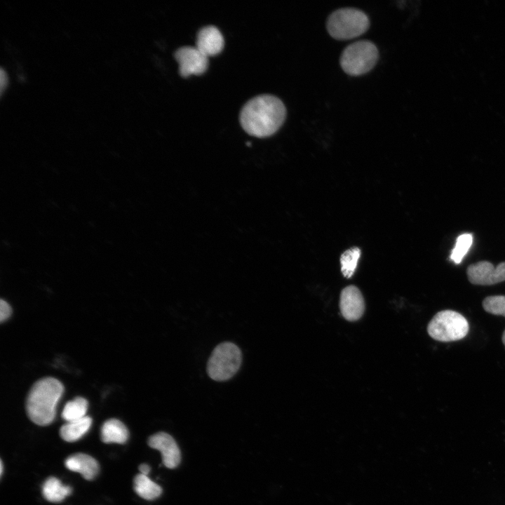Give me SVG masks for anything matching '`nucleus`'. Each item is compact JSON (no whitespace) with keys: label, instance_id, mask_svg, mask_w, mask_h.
I'll return each instance as SVG.
<instances>
[{"label":"nucleus","instance_id":"f257e3e1","mask_svg":"<svg viewBox=\"0 0 505 505\" xmlns=\"http://www.w3.org/2000/svg\"><path fill=\"white\" fill-rule=\"evenodd\" d=\"M286 109L283 102L271 95L250 100L240 113V123L249 135L265 137L275 133L283 123Z\"/></svg>","mask_w":505,"mask_h":505},{"label":"nucleus","instance_id":"ddd939ff","mask_svg":"<svg viewBox=\"0 0 505 505\" xmlns=\"http://www.w3.org/2000/svg\"><path fill=\"white\" fill-rule=\"evenodd\" d=\"M128 438V430L120 420L109 419L101 429V440L105 443H125Z\"/></svg>","mask_w":505,"mask_h":505},{"label":"nucleus","instance_id":"412c9836","mask_svg":"<svg viewBox=\"0 0 505 505\" xmlns=\"http://www.w3.org/2000/svg\"><path fill=\"white\" fill-rule=\"evenodd\" d=\"M11 314V307L4 300L0 301V321L2 323L6 321Z\"/></svg>","mask_w":505,"mask_h":505},{"label":"nucleus","instance_id":"f03ea898","mask_svg":"<svg viewBox=\"0 0 505 505\" xmlns=\"http://www.w3.org/2000/svg\"><path fill=\"white\" fill-rule=\"evenodd\" d=\"M63 391L62 384L55 378L45 377L36 381L26 400V411L31 421L39 426L50 424Z\"/></svg>","mask_w":505,"mask_h":505},{"label":"nucleus","instance_id":"9d476101","mask_svg":"<svg viewBox=\"0 0 505 505\" xmlns=\"http://www.w3.org/2000/svg\"><path fill=\"white\" fill-rule=\"evenodd\" d=\"M339 308L342 316L347 321L358 320L363 314L365 302L359 289L355 285L344 288L340 295Z\"/></svg>","mask_w":505,"mask_h":505},{"label":"nucleus","instance_id":"f8f14e48","mask_svg":"<svg viewBox=\"0 0 505 505\" xmlns=\"http://www.w3.org/2000/svg\"><path fill=\"white\" fill-rule=\"evenodd\" d=\"M65 465L69 470L81 473L88 480L94 479L100 470L96 459L84 453H76L68 457Z\"/></svg>","mask_w":505,"mask_h":505},{"label":"nucleus","instance_id":"dca6fc26","mask_svg":"<svg viewBox=\"0 0 505 505\" xmlns=\"http://www.w3.org/2000/svg\"><path fill=\"white\" fill-rule=\"evenodd\" d=\"M133 487L135 492L147 500H153L162 493V489L158 484L142 473L136 475L134 478Z\"/></svg>","mask_w":505,"mask_h":505},{"label":"nucleus","instance_id":"6e6552de","mask_svg":"<svg viewBox=\"0 0 505 505\" xmlns=\"http://www.w3.org/2000/svg\"><path fill=\"white\" fill-rule=\"evenodd\" d=\"M174 56L179 64V72L183 77L201 74L208 66V56L196 47L182 46L175 51Z\"/></svg>","mask_w":505,"mask_h":505},{"label":"nucleus","instance_id":"0eeeda50","mask_svg":"<svg viewBox=\"0 0 505 505\" xmlns=\"http://www.w3.org/2000/svg\"><path fill=\"white\" fill-rule=\"evenodd\" d=\"M469 282L474 285H491L505 281V262L496 267L485 260L470 264L466 269Z\"/></svg>","mask_w":505,"mask_h":505},{"label":"nucleus","instance_id":"a211bd4d","mask_svg":"<svg viewBox=\"0 0 505 505\" xmlns=\"http://www.w3.org/2000/svg\"><path fill=\"white\" fill-rule=\"evenodd\" d=\"M360 256L361 250L357 247L351 248L342 254L341 271L346 278H349L354 274Z\"/></svg>","mask_w":505,"mask_h":505},{"label":"nucleus","instance_id":"f3484780","mask_svg":"<svg viewBox=\"0 0 505 505\" xmlns=\"http://www.w3.org/2000/svg\"><path fill=\"white\" fill-rule=\"evenodd\" d=\"M88 401L82 397H76L66 403L62 412V417L67 422L81 419L86 417Z\"/></svg>","mask_w":505,"mask_h":505},{"label":"nucleus","instance_id":"7ed1b4c3","mask_svg":"<svg viewBox=\"0 0 505 505\" xmlns=\"http://www.w3.org/2000/svg\"><path fill=\"white\" fill-rule=\"evenodd\" d=\"M369 26L370 20L367 15L354 8L335 11L329 15L326 23L330 35L339 40L356 38L365 32Z\"/></svg>","mask_w":505,"mask_h":505},{"label":"nucleus","instance_id":"2eb2a0df","mask_svg":"<svg viewBox=\"0 0 505 505\" xmlns=\"http://www.w3.org/2000/svg\"><path fill=\"white\" fill-rule=\"evenodd\" d=\"M72 491L71 487L63 485L59 479L53 476L47 478L42 486L43 496L50 502L62 501Z\"/></svg>","mask_w":505,"mask_h":505},{"label":"nucleus","instance_id":"b1692460","mask_svg":"<svg viewBox=\"0 0 505 505\" xmlns=\"http://www.w3.org/2000/svg\"><path fill=\"white\" fill-rule=\"evenodd\" d=\"M501 339H502L503 344H504V346H505V330H504V332H503V334H502V338H501Z\"/></svg>","mask_w":505,"mask_h":505},{"label":"nucleus","instance_id":"1a4fd4ad","mask_svg":"<svg viewBox=\"0 0 505 505\" xmlns=\"http://www.w3.org/2000/svg\"><path fill=\"white\" fill-rule=\"evenodd\" d=\"M147 443L149 447L161 452L165 466L174 469L179 465L181 460L180 450L170 434L165 432L156 433L149 438Z\"/></svg>","mask_w":505,"mask_h":505},{"label":"nucleus","instance_id":"4468645a","mask_svg":"<svg viewBox=\"0 0 505 505\" xmlns=\"http://www.w3.org/2000/svg\"><path fill=\"white\" fill-rule=\"evenodd\" d=\"M92 424L90 417L72 422H67L60 429L61 438L67 442H74L80 439L89 430Z\"/></svg>","mask_w":505,"mask_h":505},{"label":"nucleus","instance_id":"20e7f679","mask_svg":"<svg viewBox=\"0 0 505 505\" xmlns=\"http://www.w3.org/2000/svg\"><path fill=\"white\" fill-rule=\"evenodd\" d=\"M378 56L377 48L372 42L358 41L344 49L340 57V65L347 74L360 76L375 67Z\"/></svg>","mask_w":505,"mask_h":505},{"label":"nucleus","instance_id":"393cba45","mask_svg":"<svg viewBox=\"0 0 505 505\" xmlns=\"http://www.w3.org/2000/svg\"><path fill=\"white\" fill-rule=\"evenodd\" d=\"M3 466L4 465H3L2 461L1 460V466H1V470H0L1 475H2V473H3V468H4Z\"/></svg>","mask_w":505,"mask_h":505},{"label":"nucleus","instance_id":"9b49d317","mask_svg":"<svg viewBox=\"0 0 505 505\" xmlns=\"http://www.w3.org/2000/svg\"><path fill=\"white\" fill-rule=\"evenodd\" d=\"M224 44L223 36L215 26H206L197 34L196 47L208 57L220 53Z\"/></svg>","mask_w":505,"mask_h":505},{"label":"nucleus","instance_id":"39448f33","mask_svg":"<svg viewBox=\"0 0 505 505\" xmlns=\"http://www.w3.org/2000/svg\"><path fill=\"white\" fill-rule=\"evenodd\" d=\"M469 325L466 318L452 310H443L432 318L427 326L429 336L443 342L457 341L466 336Z\"/></svg>","mask_w":505,"mask_h":505},{"label":"nucleus","instance_id":"6ab92c4d","mask_svg":"<svg viewBox=\"0 0 505 505\" xmlns=\"http://www.w3.org/2000/svg\"><path fill=\"white\" fill-rule=\"evenodd\" d=\"M472 243V234L466 233L459 235L456 240V243L451 252L450 259L455 264H459L470 249Z\"/></svg>","mask_w":505,"mask_h":505},{"label":"nucleus","instance_id":"4be33fe9","mask_svg":"<svg viewBox=\"0 0 505 505\" xmlns=\"http://www.w3.org/2000/svg\"><path fill=\"white\" fill-rule=\"evenodd\" d=\"M8 76L6 72L4 70L3 68H1L0 71V90H1V95H2L4 89L6 88L8 84Z\"/></svg>","mask_w":505,"mask_h":505},{"label":"nucleus","instance_id":"5701e85b","mask_svg":"<svg viewBox=\"0 0 505 505\" xmlns=\"http://www.w3.org/2000/svg\"><path fill=\"white\" fill-rule=\"evenodd\" d=\"M140 473L147 476L150 471V467L146 464H142L139 466Z\"/></svg>","mask_w":505,"mask_h":505},{"label":"nucleus","instance_id":"aec40b11","mask_svg":"<svg viewBox=\"0 0 505 505\" xmlns=\"http://www.w3.org/2000/svg\"><path fill=\"white\" fill-rule=\"evenodd\" d=\"M482 306L484 310L491 314L505 317V296L492 295L485 297Z\"/></svg>","mask_w":505,"mask_h":505},{"label":"nucleus","instance_id":"423d86ee","mask_svg":"<svg viewBox=\"0 0 505 505\" xmlns=\"http://www.w3.org/2000/svg\"><path fill=\"white\" fill-rule=\"evenodd\" d=\"M241 358V350L235 344L222 342L214 349L209 358L207 373L213 380H227L238 370Z\"/></svg>","mask_w":505,"mask_h":505}]
</instances>
